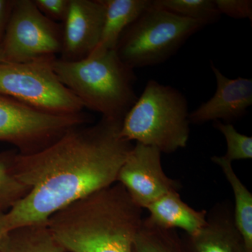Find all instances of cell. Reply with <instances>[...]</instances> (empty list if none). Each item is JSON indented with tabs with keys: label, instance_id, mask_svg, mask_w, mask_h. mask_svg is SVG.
Here are the masks:
<instances>
[{
	"label": "cell",
	"instance_id": "8",
	"mask_svg": "<svg viewBox=\"0 0 252 252\" xmlns=\"http://www.w3.org/2000/svg\"><path fill=\"white\" fill-rule=\"evenodd\" d=\"M63 25L46 17L34 0H14L5 34L3 63L27 62L61 54Z\"/></svg>",
	"mask_w": 252,
	"mask_h": 252
},
{
	"label": "cell",
	"instance_id": "16",
	"mask_svg": "<svg viewBox=\"0 0 252 252\" xmlns=\"http://www.w3.org/2000/svg\"><path fill=\"white\" fill-rule=\"evenodd\" d=\"M212 161L220 167L233 189L235 196V224L243 237L249 252H252V194L235 174L232 162L223 157L217 156L212 158Z\"/></svg>",
	"mask_w": 252,
	"mask_h": 252
},
{
	"label": "cell",
	"instance_id": "7",
	"mask_svg": "<svg viewBox=\"0 0 252 252\" xmlns=\"http://www.w3.org/2000/svg\"><path fill=\"white\" fill-rule=\"evenodd\" d=\"M85 113L62 115L42 112L0 94V141L8 142L23 156L52 145L69 129L92 122Z\"/></svg>",
	"mask_w": 252,
	"mask_h": 252
},
{
	"label": "cell",
	"instance_id": "4",
	"mask_svg": "<svg viewBox=\"0 0 252 252\" xmlns=\"http://www.w3.org/2000/svg\"><path fill=\"white\" fill-rule=\"evenodd\" d=\"M189 113L185 94L152 79L124 117L120 135L130 142L156 147L161 154L174 153L188 144Z\"/></svg>",
	"mask_w": 252,
	"mask_h": 252
},
{
	"label": "cell",
	"instance_id": "1",
	"mask_svg": "<svg viewBox=\"0 0 252 252\" xmlns=\"http://www.w3.org/2000/svg\"><path fill=\"white\" fill-rule=\"evenodd\" d=\"M122 122L102 117L72 127L38 153L18 152L15 174L31 191L6 212L9 230L46 223L63 207L115 184L134 146L120 135Z\"/></svg>",
	"mask_w": 252,
	"mask_h": 252
},
{
	"label": "cell",
	"instance_id": "5",
	"mask_svg": "<svg viewBox=\"0 0 252 252\" xmlns=\"http://www.w3.org/2000/svg\"><path fill=\"white\" fill-rule=\"evenodd\" d=\"M205 26L162 9L152 1L122 33L115 51L133 69L158 65L177 54L190 36Z\"/></svg>",
	"mask_w": 252,
	"mask_h": 252
},
{
	"label": "cell",
	"instance_id": "22",
	"mask_svg": "<svg viewBox=\"0 0 252 252\" xmlns=\"http://www.w3.org/2000/svg\"><path fill=\"white\" fill-rule=\"evenodd\" d=\"M70 0H34L37 9L54 22H64Z\"/></svg>",
	"mask_w": 252,
	"mask_h": 252
},
{
	"label": "cell",
	"instance_id": "23",
	"mask_svg": "<svg viewBox=\"0 0 252 252\" xmlns=\"http://www.w3.org/2000/svg\"><path fill=\"white\" fill-rule=\"evenodd\" d=\"M14 0H0V64L3 63V46Z\"/></svg>",
	"mask_w": 252,
	"mask_h": 252
},
{
	"label": "cell",
	"instance_id": "9",
	"mask_svg": "<svg viewBox=\"0 0 252 252\" xmlns=\"http://www.w3.org/2000/svg\"><path fill=\"white\" fill-rule=\"evenodd\" d=\"M117 182L124 186L132 201L142 209L165 193L180 189V183L167 177L162 170L161 152L140 143L131 149L119 170Z\"/></svg>",
	"mask_w": 252,
	"mask_h": 252
},
{
	"label": "cell",
	"instance_id": "3",
	"mask_svg": "<svg viewBox=\"0 0 252 252\" xmlns=\"http://www.w3.org/2000/svg\"><path fill=\"white\" fill-rule=\"evenodd\" d=\"M54 70L60 80L81 101L84 108L102 117L124 120L137 101L134 69L115 50L76 62L56 58Z\"/></svg>",
	"mask_w": 252,
	"mask_h": 252
},
{
	"label": "cell",
	"instance_id": "15",
	"mask_svg": "<svg viewBox=\"0 0 252 252\" xmlns=\"http://www.w3.org/2000/svg\"><path fill=\"white\" fill-rule=\"evenodd\" d=\"M0 252H66L47 222L22 225L10 230Z\"/></svg>",
	"mask_w": 252,
	"mask_h": 252
},
{
	"label": "cell",
	"instance_id": "18",
	"mask_svg": "<svg viewBox=\"0 0 252 252\" xmlns=\"http://www.w3.org/2000/svg\"><path fill=\"white\" fill-rule=\"evenodd\" d=\"M17 154L16 151L0 153V212L11 210L31 191V188L15 174L14 162Z\"/></svg>",
	"mask_w": 252,
	"mask_h": 252
},
{
	"label": "cell",
	"instance_id": "10",
	"mask_svg": "<svg viewBox=\"0 0 252 252\" xmlns=\"http://www.w3.org/2000/svg\"><path fill=\"white\" fill-rule=\"evenodd\" d=\"M105 8L102 0H70L63 23V45L59 59L76 62L87 59L98 44Z\"/></svg>",
	"mask_w": 252,
	"mask_h": 252
},
{
	"label": "cell",
	"instance_id": "11",
	"mask_svg": "<svg viewBox=\"0 0 252 252\" xmlns=\"http://www.w3.org/2000/svg\"><path fill=\"white\" fill-rule=\"evenodd\" d=\"M217 89L207 102L189 113L190 124L200 125L210 122L233 124L243 117L252 104V80L239 77L229 79L210 62Z\"/></svg>",
	"mask_w": 252,
	"mask_h": 252
},
{
	"label": "cell",
	"instance_id": "19",
	"mask_svg": "<svg viewBox=\"0 0 252 252\" xmlns=\"http://www.w3.org/2000/svg\"><path fill=\"white\" fill-rule=\"evenodd\" d=\"M154 4L182 17L212 24L220 17L214 0H154Z\"/></svg>",
	"mask_w": 252,
	"mask_h": 252
},
{
	"label": "cell",
	"instance_id": "20",
	"mask_svg": "<svg viewBox=\"0 0 252 252\" xmlns=\"http://www.w3.org/2000/svg\"><path fill=\"white\" fill-rule=\"evenodd\" d=\"M214 127L224 136L227 151L223 157L230 162L235 160H248L252 158V137L237 131L233 124L217 121Z\"/></svg>",
	"mask_w": 252,
	"mask_h": 252
},
{
	"label": "cell",
	"instance_id": "14",
	"mask_svg": "<svg viewBox=\"0 0 252 252\" xmlns=\"http://www.w3.org/2000/svg\"><path fill=\"white\" fill-rule=\"evenodd\" d=\"M105 16L98 44L89 57L115 50L126 28L152 4V0H102Z\"/></svg>",
	"mask_w": 252,
	"mask_h": 252
},
{
	"label": "cell",
	"instance_id": "12",
	"mask_svg": "<svg viewBox=\"0 0 252 252\" xmlns=\"http://www.w3.org/2000/svg\"><path fill=\"white\" fill-rule=\"evenodd\" d=\"M181 240L185 252H249L228 201L217 203L207 212L206 225L198 233H185Z\"/></svg>",
	"mask_w": 252,
	"mask_h": 252
},
{
	"label": "cell",
	"instance_id": "2",
	"mask_svg": "<svg viewBox=\"0 0 252 252\" xmlns=\"http://www.w3.org/2000/svg\"><path fill=\"white\" fill-rule=\"evenodd\" d=\"M142 220V209L116 182L55 212L47 224L66 252H132Z\"/></svg>",
	"mask_w": 252,
	"mask_h": 252
},
{
	"label": "cell",
	"instance_id": "17",
	"mask_svg": "<svg viewBox=\"0 0 252 252\" xmlns=\"http://www.w3.org/2000/svg\"><path fill=\"white\" fill-rule=\"evenodd\" d=\"M132 252H185L175 229H164L143 219L132 246Z\"/></svg>",
	"mask_w": 252,
	"mask_h": 252
},
{
	"label": "cell",
	"instance_id": "13",
	"mask_svg": "<svg viewBox=\"0 0 252 252\" xmlns=\"http://www.w3.org/2000/svg\"><path fill=\"white\" fill-rule=\"evenodd\" d=\"M147 220L164 229L180 228L185 234L198 233L207 223V211L194 210L181 198L178 190L165 193L147 207Z\"/></svg>",
	"mask_w": 252,
	"mask_h": 252
},
{
	"label": "cell",
	"instance_id": "21",
	"mask_svg": "<svg viewBox=\"0 0 252 252\" xmlns=\"http://www.w3.org/2000/svg\"><path fill=\"white\" fill-rule=\"evenodd\" d=\"M220 14L236 19L248 18L252 21L251 0H214Z\"/></svg>",
	"mask_w": 252,
	"mask_h": 252
},
{
	"label": "cell",
	"instance_id": "24",
	"mask_svg": "<svg viewBox=\"0 0 252 252\" xmlns=\"http://www.w3.org/2000/svg\"><path fill=\"white\" fill-rule=\"evenodd\" d=\"M9 231L6 220V212H0V250Z\"/></svg>",
	"mask_w": 252,
	"mask_h": 252
},
{
	"label": "cell",
	"instance_id": "6",
	"mask_svg": "<svg viewBox=\"0 0 252 252\" xmlns=\"http://www.w3.org/2000/svg\"><path fill=\"white\" fill-rule=\"evenodd\" d=\"M56 56L0 64V94L54 114H80L84 108L54 70Z\"/></svg>",
	"mask_w": 252,
	"mask_h": 252
}]
</instances>
